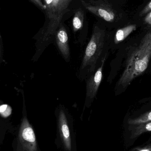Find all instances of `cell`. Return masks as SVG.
I'll return each mask as SVG.
<instances>
[{
    "mask_svg": "<svg viewBox=\"0 0 151 151\" xmlns=\"http://www.w3.org/2000/svg\"><path fill=\"white\" fill-rule=\"evenodd\" d=\"M31 2L37 6L39 9L41 10L44 11L46 9V6L43 3V0H29Z\"/></svg>",
    "mask_w": 151,
    "mask_h": 151,
    "instance_id": "cell-13",
    "label": "cell"
},
{
    "mask_svg": "<svg viewBox=\"0 0 151 151\" xmlns=\"http://www.w3.org/2000/svg\"><path fill=\"white\" fill-rule=\"evenodd\" d=\"M135 126H137L136 127L134 128L131 132L130 136L131 139L137 138L140 135L145 132L151 131V121Z\"/></svg>",
    "mask_w": 151,
    "mask_h": 151,
    "instance_id": "cell-11",
    "label": "cell"
},
{
    "mask_svg": "<svg viewBox=\"0 0 151 151\" xmlns=\"http://www.w3.org/2000/svg\"><path fill=\"white\" fill-rule=\"evenodd\" d=\"M23 106V118L18 136L17 151H38L34 132L27 118L24 99Z\"/></svg>",
    "mask_w": 151,
    "mask_h": 151,
    "instance_id": "cell-4",
    "label": "cell"
},
{
    "mask_svg": "<svg viewBox=\"0 0 151 151\" xmlns=\"http://www.w3.org/2000/svg\"><path fill=\"white\" fill-rule=\"evenodd\" d=\"M107 58V54L101 59L100 66L86 81V92L84 106L89 107L95 97L103 79V69Z\"/></svg>",
    "mask_w": 151,
    "mask_h": 151,
    "instance_id": "cell-5",
    "label": "cell"
},
{
    "mask_svg": "<svg viewBox=\"0 0 151 151\" xmlns=\"http://www.w3.org/2000/svg\"><path fill=\"white\" fill-rule=\"evenodd\" d=\"M56 114L57 118L60 136L65 148L67 150L71 151L72 146L67 117L68 111L64 106L59 105V106L56 108Z\"/></svg>",
    "mask_w": 151,
    "mask_h": 151,
    "instance_id": "cell-6",
    "label": "cell"
},
{
    "mask_svg": "<svg viewBox=\"0 0 151 151\" xmlns=\"http://www.w3.org/2000/svg\"><path fill=\"white\" fill-rule=\"evenodd\" d=\"M54 41L66 62H70L71 52L69 48V37L67 30L63 24L60 25L57 31Z\"/></svg>",
    "mask_w": 151,
    "mask_h": 151,
    "instance_id": "cell-8",
    "label": "cell"
},
{
    "mask_svg": "<svg viewBox=\"0 0 151 151\" xmlns=\"http://www.w3.org/2000/svg\"><path fill=\"white\" fill-rule=\"evenodd\" d=\"M150 11H151V1L150 2L148 3V4L145 6L143 9L140 12V16L142 17V16H144Z\"/></svg>",
    "mask_w": 151,
    "mask_h": 151,
    "instance_id": "cell-14",
    "label": "cell"
},
{
    "mask_svg": "<svg viewBox=\"0 0 151 151\" xmlns=\"http://www.w3.org/2000/svg\"></svg>",
    "mask_w": 151,
    "mask_h": 151,
    "instance_id": "cell-17",
    "label": "cell"
},
{
    "mask_svg": "<svg viewBox=\"0 0 151 151\" xmlns=\"http://www.w3.org/2000/svg\"><path fill=\"white\" fill-rule=\"evenodd\" d=\"M105 38L104 30L95 26L84 50L79 68L78 76L81 81H86L95 73L97 65L103 54Z\"/></svg>",
    "mask_w": 151,
    "mask_h": 151,
    "instance_id": "cell-3",
    "label": "cell"
},
{
    "mask_svg": "<svg viewBox=\"0 0 151 151\" xmlns=\"http://www.w3.org/2000/svg\"><path fill=\"white\" fill-rule=\"evenodd\" d=\"M82 6L90 12L107 22H112L116 19V15L112 9L104 4L99 2H87L82 0Z\"/></svg>",
    "mask_w": 151,
    "mask_h": 151,
    "instance_id": "cell-7",
    "label": "cell"
},
{
    "mask_svg": "<svg viewBox=\"0 0 151 151\" xmlns=\"http://www.w3.org/2000/svg\"><path fill=\"white\" fill-rule=\"evenodd\" d=\"M132 151H151V144L142 148H137Z\"/></svg>",
    "mask_w": 151,
    "mask_h": 151,
    "instance_id": "cell-15",
    "label": "cell"
},
{
    "mask_svg": "<svg viewBox=\"0 0 151 151\" xmlns=\"http://www.w3.org/2000/svg\"><path fill=\"white\" fill-rule=\"evenodd\" d=\"M74 0H43L46 6L45 22L41 28L34 36L35 53L32 61L36 62L48 46L53 43L56 32L62 23L70 5Z\"/></svg>",
    "mask_w": 151,
    "mask_h": 151,
    "instance_id": "cell-1",
    "label": "cell"
},
{
    "mask_svg": "<svg viewBox=\"0 0 151 151\" xmlns=\"http://www.w3.org/2000/svg\"><path fill=\"white\" fill-rule=\"evenodd\" d=\"M144 21L146 23L151 25V11L147 14L144 19Z\"/></svg>",
    "mask_w": 151,
    "mask_h": 151,
    "instance_id": "cell-16",
    "label": "cell"
},
{
    "mask_svg": "<svg viewBox=\"0 0 151 151\" xmlns=\"http://www.w3.org/2000/svg\"><path fill=\"white\" fill-rule=\"evenodd\" d=\"M84 20V12L79 8L75 11L72 19V29L74 35L81 32L83 27Z\"/></svg>",
    "mask_w": 151,
    "mask_h": 151,
    "instance_id": "cell-9",
    "label": "cell"
},
{
    "mask_svg": "<svg viewBox=\"0 0 151 151\" xmlns=\"http://www.w3.org/2000/svg\"><path fill=\"white\" fill-rule=\"evenodd\" d=\"M137 29L136 25H129L121 29H119L115 35L114 42L116 44L124 41L131 33Z\"/></svg>",
    "mask_w": 151,
    "mask_h": 151,
    "instance_id": "cell-10",
    "label": "cell"
},
{
    "mask_svg": "<svg viewBox=\"0 0 151 151\" xmlns=\"http://www.w3.org/2000/svg\"><path fill=\"white\" fill-rule=\"evenodd\" d=\"M151 32L147 34L141 44L131 54L118 85L127 87L147 69L151 57Z\"/></svg>",
    "mask_w": 151,
    "mask_h": 151,
    "instance_id": "cell-2",
    "label": "cell"
},
{
    "mask_svg": "<svg viewBox=\"0 0 151 151\" xmlns=\"http://www.w3.org/2000/svg\"><path fill=\"white\" fill-rule=\"evenodd\" d=\"M151 121V111L144 114L140 117L134 119H129L128 123L129 125H137Z\"/></svg>",
    "mask_w": 151,
    "mask_h": 151,
    "instance_id": "cell-12",
    "label": "cell"
}]
</instances>
